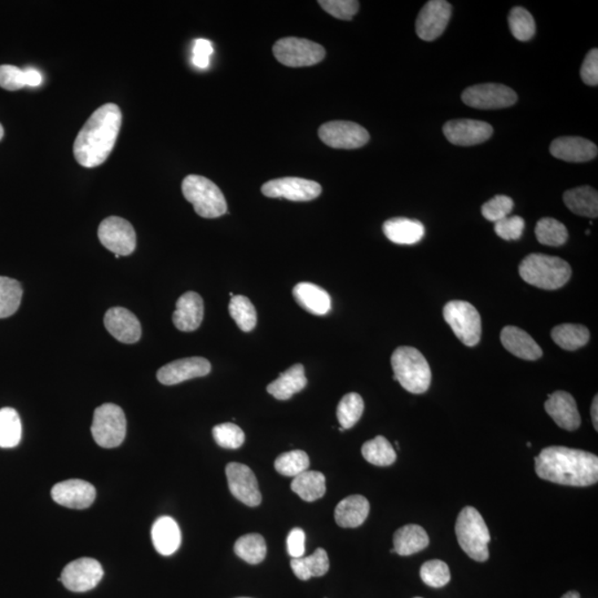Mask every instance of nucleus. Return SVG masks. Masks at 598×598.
I'll use <instances>...</instances> for the list:
<instances>
[{"mask_svg": "<svg viewBox=\"0 0 598 598\" xmlns=\"http://www.w3.org/2000/svg\"><path fill=\"white\" fill-rule=\"evenodd\" d=\"M122 113L117 104L96 109L79 132L73 144L74 159L91 169L104 165L111 155L121 129Z\"/></svg>", "mask_w": 598, "mask_h": 598, "instance_id": "nucleus-1", "label": "nucleus"}, {"mask_svg": "<svg viewBox=\"0 0 598 598\" xmlns=\"http://www.w3.org/2000/svg\"><path fill=\"white\" fill-rule=\"evenodd\" d=\"M535 472L557 485L588 487L598 481V458L578 448L548 447L536 456Z\"/></svg>", "mask_w": 598, "mask_h": 598, "instance_id": "nucleus-2", "label": "nucleus"}, {"mask_svg": "<svg viewBox=\"0 0 598 598\" xmlns=\"http://www.w3.org/2000/svg\"><path fill=\"white\" fill-rule=\"evenodd\" d=\"M518 271L525 283L545 290L563 288L571 276L570 264L564 259L539 253L523 259Z\"/></svg>", "mask_w": 598, "mask_h": 598, "instance_id": "nucleus-3", "label": "nucleus"}, {"mask_svg": "<svg viewBox=\"0 0 598 598\" xmlns=\"http://www.w3.org/2000/svg\"><path fill=\"white\" fill-rule=\"evenodd\" d=\"M394 380L399 381L409 393H426L431 385V369L419 350L412 347H399L391 356Z\"/></svg>", "mask_w": 598, "mask_h": 598, "instance_id": "nucleus-4", "label": "nucleus"}, {"mask_svg": "<svg viewBox=\"0 0 598 598\" xmlns=\"http://www.w3.org/2000/svg\"><path fill=\"white\" fill-rule=\"evenodd\" d=\"M456 534L461 548L477 562L489 560V529L477 509L465 507L456 523Z\"/></svg>", "mask_w": 598, "mask_h": 598, "instance_id": "nucleus-5", "label": "nucleus"}, {"mask_svg": "<svg viewBox=\"0 0 598 598\" xmlns=\"http://www.w3.org/2000/svg\"><path fill=\"white\" fill-rule=\"evenodd\" d=\"M182 193L201 218H217L227 213L226 196L217 184L209 179L201 175H188L182 182Z\"/></svg>", "mask_w": 598, "mask_h": 598, "instance_id": "nucleus-6", "label": "nucleus"}, {"mask_svg": "<svg viewBox=\"0 0 598 598\" xmlns=\"http://www.w3.org/2000/svg\"><path fill=\"white\" fill-rule=\"evenodd\" d=\"M91 433L100 447L112 448L120 446L126 434L125 412L113 403H104L96 408Z\"/></svg>", "mask_w": 598, "mask_h": 598, "instance_id": "nucleus-7", "label": "nucleus"}, {"mask_svg": "<svg viewBox=\"0 0 598 598\" xmlns=\"http://www.w3.org/2000/svg\"><path fill=\"white\" fill-rule=\"evenodd\" d=\"M444 320L465 346L479 344L481 338V318L476 307L464 301L448 302L443 309Z\"/></svg>", "mask_w": 598, "mask_h": 598, "instance_id": "nucleus-8", "label": "nucleus"}, {"mask_svg": "<svg viewBox=\"0 0 598 598\" xmlns=\"http://www.w3.org/2000/svg\"><path fill=\"white\" fill-rule=\"evenodd\" d=\"M275 58L288 67H310L326 56L323 46L307 39L288 37L280 39L272 47Z\"/></svg>", "mask_w": 598, "mask_h": 598, "instance_id": "nucleus-9", "label": "nucleus"}, {"mask_svg": "<svg viewBox=\"0 0 598 598\" xmlns=\"http://www.w3.org/2000/svg\"><path fill=\"white\" fill-rule=\"evenodd\" d=\"M98 236L101 244L119 257H127L136 248L134 228L122 218L110 217L104 219L99 226Z\"/></svg>", "mask_w": 598, "mask_h": 598, "instance_id": "nucleus-10", "label": "nucleus"}, {"mask_svg": "<svg viewBox=\"0 0 598 598\" xmlns=\"http://www.w3.org/2000/svg\"><path fill=\"white\" fill-rule=\"evenodd\" d=\"M463 100L472 108L494 110L511 107L517 104L518 96L507 86L499 83H482L464 90Z\"/></svg>", "mask_w": 598, "mask_h": 598, "instance_id": "nucleus-11", "label": "nucleus"}, {"mask_svg": "<svg viewBox=\"0 0 598 598\" xmlns=\"http://www.w3.org/2000/svg\"><path fill=\"white\" fill-rule=\"evenodd\" d=\"M318 134L325 144L334 149H359L371 139L364 126L350 121L325 123L319 127Z\"/></svg>", "mask_w": 598, "mask_h": 598, "instance_id": "nucleus-12", "label": "nucleus"}, {"mask_svg": "<svg viewBox=\"0 0 598 598\" xmlns=\"http://www.w3.org/2000/svg\"><path fill=\"white\" fill-rule=\"evenodd\" d=\"M104 578V569L95 558L81 557L69 563L61 573L60 582L69 591L89 592Z\"/></svg>", "mask_w": 598, "mask_h": 598, "instance_id": "nucleus-13", "label": "nucleus"}, {"mask_svg": "<svg viewBox=\"0 0 598 598\" xmlns=\"http://www.w3.org/2000/svg\"><path fill=\"white\" fill-rule=\"evenodd\" d=\"M263 196L272 199H286L294 202H309L322 195L320 184L302 178H281L272 180L262 187Z\"/></svg>", "mask_w": 598, "mask_h": 598, "instance_id": "nucleus-14", "label": "nucleus"}, {"mask_svg": "<svg viewBox=\"0 0 598 598\" xmlns=\"http://www.w3.org/2000/svg\"><path fill=\"white\" fill-rule=\"evenodd\" d=\"M452 7L446 0H431L418 16L416 32L426 42H433L441 36L450 21Z\"/></svg>", "mask_w": 598, "mask_h": 598, "instance_id": "nucleus-15", "label": "nucleus"}, {"mask_svg": "<svg viewBox=\"0 0 598 598\" xmlns=\"http://www.w3.org/2000/svg\"><path fill=\"white\" fill-rule=\"evenodd\" d=\"M228 487L234 498L248 507H257L262 502L257 477L248 465L232 463L226 465Z\"/></svg>", "mask_w": 598, "mask_h": 598, "instance_id": "nucleus-16", "label": "nucleus"}, {"mask_svg": "<svg viewBox=\"0 0 598 598\" xmlns=\"http://www.w3.org/2000/svg\"><path fill=\"white\" fill-rule=\"evenodd\" d=\"M443 134L452 144L472 147L489 140L494 134V127L487 122L461 119L448 121L443 126Z\"/></svg>", "mask_w": 598, "mask_h": 598, "instance_id": "nucleus-17", "label": "nucleus"}, {"mask_svg": "<svg viewBox=\"0 0 598 598\" xmlns=\"http://www.w3.org/2000/svg\"><path fill=\"white\" fill-rule=\"evenodd\" d=\"M211 369H212V366H211L208 359L202 357L184 358L175 360V362L160 368L157 377L161 384L172 386L209 375Z\"/></svg>", "mask_w": 598, "mask_h": 598, "instance_id": "nucleus-18", "label": "nucleus"}, {"mask_svg": "<svg viewBox=\"0 0 598 598\" xmlns=\"http://www.w3.org/2000/svg\"><path fill=\"white\" fill-rule=\"evenodd\" d=\"M96 489L91 483L73 479L52 487L51 496L56 503L69 509L83 510L91 507L96 500Z\"/></svg>", "mask_w": 598, "mask_h": 598, "instance_id": "nucleus-19", "label": "nucleus"}, {"mask_svg": "<svg viewBox=\"0 0 598 598\" xmlns=\"http://www.w3.org/2000/svg\"><path fill=\"white\" fill-rule=\"evenodd\" d=\"M104 326L117 341L123 344L138 342L142 334L139 319L123 307H114L104 316Z\"/></svg>", "mask_w": 598, "mask_h": 598, "instance_id": "nucleus-20", "label": "nucleus"}, {"mask_svg": "<svg viewBox=\"0 0 598 598\" xmlns=\"http://www.w3.org/2000/svg\"><path fill=\"white\" fill-rule=\"evenodd\" d=\"M548 415L562 429L575 431L579 428L580 416L573 395L566 391H556L548 395L544 404Z\"/></svg>", "mask_w": 598, "mask_h": 598, "instance_id": "nucleus-21", "label": "nucleus"}, {"mask_svg": "<svg viewBox=\"0 0 598 598\" xmlns=\"http://www.w3.org/2000/svg\"><path fill=\"white\" fill-rule=\"evenodd\" d=\"M552 156L566 162H587L597 157L596 144L579 136H562L553 141L549 147Z\"/></svg>", "mask_w": 598, "mask_h": 598, "instance_id": "nucleus-22", "label": "nucleus"}, {"mask_svg": "<svg viewBox=\"0 0 598 598\" xmlns=\"http://www.w3.org/2000/svg\"><path fill=\"white\" fill-rule=\"evenodd\" d=\"M204 316V303L199 294L188 292L178 299L172 319L181 332H195L200 327Z\"/></svg>", "mask_w": 598, "mask_h": 598, "instance_id": "nucleus-23", "label": "nucleus"}, {"mask_svg": "<svg viewBox=\"0 0 598 598\" xmlns=\"http://www.w3.org/2000/svg\"><path fill=\"white\" fill-rule=\"evenodd\" d=\"M501 341L505 349L518 358L538 360L543 356V350L538 342L521 328L504 327L501 332Z\"/></svg>", "mask_w": 598, "mask_h": 598, "instance_id": "nucleus-24", "label": "nucleus"}, {"mask_svg": "<svg viewBox=\"0 0 598 598\" xmlns=\"http://www.w3.org/2000/svg\"><path fill=\"white\" fill-rule=\"evenodd\" d=\"M297 304L309 313L323 316L332 309V299L326 290L311 283H299L293 289Z\"/></svg>", "mask_w": 598, "mask_h": 598, "instance_id": "nucleus-25", "label": "nucleus"}, {"mask_svg": "<svg viewBox=\"0 0 598 598\" xmlns=\"http://www.w3.org/2000/svg\"><path fill=\"white\" fill-rule=\"evenodd\" d=\"M387 239L399 245H413L425 236V226L417 219L406 218H390L382 226Z\"/></svg>", "mask_w": 598, "mask_h": 598, "instance_id": "nucleus-26", "label": "nucleus"}, {"mask_svg": "<svg viewBox=\"0 0 598 598\" xmlns=\"http://www.w3.org/2000/svg\"><path fill=\"white\" fill-rule=\"evenodd\" d=\"M151 534L153 545L161 556H172L181 545V531L172 518H157L152 526Z\"/></svg>", "mask_w": 598, "mask_h": 598, "instance_id": "nucleus-27", "label": "nucleus"}, {"mask_svg": "<svg viewBox=\"0 0 598 598\" xmlns=\"http://www.w3.org/2000/svg\"><path fill=\"white\" fill-rule=\"evenodd\" d=\"M371 511V504L363 495H349L341 501L335 509L337 525L345 529H354L364 525Z\"/></svg>", "mask_w": 598, "mask_h": 598, "instance_id": "nucleus-28", "label": "nucleus"}, {"mask_svg": "<svg viewBox=\"0 0 598 598\" xmlns=\"http://www.w3.org/2000/svg\"><path fill=\"white\" fill-rule=\"evenodd\" d=\"M305 368L302 364H294L272 384L267 386V393L279 400H288L307 386Z\"/></svg>", "mask_w": 598, "mask_h": 598, "instance_id": "nucleus-29", "label": "nucleus"}, {"mask_svg": "<svg viewBox=\"0 0 598 598\" xmlns=\"http://www.w3.org/2000/svg\"><path fill=\"white\" fill-rule=\"evenodd\" d=\"M429 545V536L424 527L408 525L400 527L394 535V549L400 556H410Z\"/></svg>", "mask_w": 598, "mask_h": 598, "instance_id": "nucleus-30", "label": "nucleus"}, {"mask_svg": "<svg viewBox=\"0 0 598 598\" xmlns=\"http://www.w3.org/2000/svg\"><path fill=\"white\" fill-rule=\"evenodd\" d=\"M567 209L580 217L595 218L598 215V193L591 187L566 191L563 196Z\"/></svg>", "mask_w": 598, "mask_h": 598, "instance_id": "nucleus-31", "label": "nucleus"}, {"mask_svg": "<svg viewBox=\"0 0 598 598\" xmlns=\"http://www.w3.org/2000/svg\"><path fill=\"white\" fill-rule=\"evenodd\" d=\"M290 489L306 502H314L326 494V478L323 473L307 470L294 478Z\"/></svg>", "mask_w": 598, "mask_h": 598, "instance_id": "nucleus-32", "label": "nucleus"}, {"mask_svg": "<svg viewBox=\"0 0 598 598\" xmlns=\"http://www.w3.org/2000/svg\"><path fill=\"white\" fill-rule=\"evenodd\" d=\"M290 567L295 576L301 580L320 578L329 570L328 554L324 548H319L310 556L293 558Z\"/></svg>", "mask_w": 598, "mask_h": 598, "instance_id": "nucleus-33", "label": "nucleus"}, {"mask_svg": "<svg viewBox=\"0 0 598 598\" xmlns=\"http://www.w3.org/2000/svg\"><path fill=\"white\" fill-rule=\"evenodd\" d=\"M552 340L565 350L573 351L587 344L591 334L586 327L576 324H562L554 327Z\"/></svg>", "mask_w": 598, "mask_h": 598, "instance_id": "nucleus-34", "label": "nucleus"}, {"mask_svg": "<svg viewBox=\"0 0 598 598\" xmlns=\"http://www.w3.org/2000/svg\"><path fill=\"white\" fill-rule=\"evenodd\" d=\"M23 426L19 412L12 408L0 409V448H12L19 446Z\"/></svg>", "mask_w": 598, "mask_h": 598, "instance_id": "nucleus-35", "label": "nucleus"}, {"mask_svg": "<svg viewBox=\"0 0 598 598\" xmlns=\"http://www.w3.org/2000/svg\"><path fill=\"white\" fill-rule=\"evenodd\" d=\"M362 454L369 464L377 467H389L397 460V454L391 443L382 435L369 440L362 448Z\"/></svg>", "mask_w": 598, "mask_h": 598, "instance_id": "nucleus-36", "label": "nucleus"}, {"mask_svg": "<svg viewBox=\"0 0 598 598\" xmlns=\"http://www.w3.org/2000/svg\"><path fill=\"white\" fill-rule=\"evenodd\" d=\"M266 542L261 534L252 533L241 536L234 545V552L249 564L257 565L266 556Z\"/></svg>", "mask_w": 598, "mask_h": 598, "instance_id": "nucleus-37", "label": "nucleus"}, {"mask_svg": "<svg viewBox=\"0 0 598 598\" xmlns=\"http://www.w3.org/2000/svg\"><path fill=\"white\" fill-rule=\"evenodd\" d=\"M23 288L19 280L0 276V318H11L19 310Z\"/></svg>", "mask_w": 598, "mask_h": 598, "instance_id": "nucleus-38", "label": "nucleus"}, {"mask_svg": "<svg viewBox=\"0 0 598 598\" xmlns=\"http://www.w3.org/2000/svg\"><path fill=\"white\" fill-rule=\"evenodd\" d=\"M231 318L235 320L237 326L245 333L252 332L257 323V310L248 297H232L228 305Z\"/></svg>", "mask_w": 598, "mask_h": 598, "instance_id": "nucleus-39", "label": "nucleus"}, {"mask_svg": "<svg viewBox=\"0 0 598 598\" xmlns=\"http://www.w3.org/2000/svg\"><path fill=\"white\" fill-rule=\"evenodd\" d=\"M535 235L540 244L548 246H562L569 240L564 224L552 218L540 219L535 226Z\"/></svg>", "mask_w": 598, "mask_h": 598, "instance_id": "nucleus-40", "label": "nucleus"}, {"mask_svg": "<svg viewBox=\"0 0 598 598\" xmlns=\"http://www.w3.org/2000/svg\"><path fill=\"white\" fill-rule=\"evenodd\" d=\"M364 409L362 395L356 393L345 395L337 408V418L341 428L344 430L353 428L362 418Z\"/></svg>", "mask_w": 598, "mask_h": 598, "instance_id": "nucleus-41", "label": "nucleus"}, {"mask_svg": "<svg viewBox=\"0 0 598 598\" xmlns=\"http://www.w3.org/2000/svg\"><path fill=\"white\" fill-rule=\"evenodd\" d=\"M309 455L303 450L285 452L275 460L276 472L284 477L295 478L309 470Z\"/></svg>", "mask_w": 598, "mask_h": 598, "instance_id": "nucleus-42", "label": "nucleus"}, {"mask_svg": "<svg viewBox=\"0 0 598 598\" xmlns=\"http://www.w3.org/2000/svg\"><path fill=\"white\" fill-rule=\"evenodd\" d=\"M509 26L514 38L527 42L534 36L535 21L533 16L523 7H514L509 15Z\"/></svg>", "mask_w": 598, "mask_h": 598, "instance_id": "nucleus-43", "label": "nucleus"}, {"mask_svg": "<svg viewBox=\"0 0 598 598\" xmlns=\"http://www.w3.org/2000/svg\"><path fill=\"white\" fill-rule=\"evenodd\" d=\"M420 576L422 582L434 588L446 586L451 579L450 570L447 563L440 560L426 562L421 566Z\"/></svg>", "mask_w": 598, "mask_h": 598, "instance_id": "nucleus-44", "label": "nucleus"}, {"mask_svg": "<svg viewBox=\"0 0 598 598\" xmlns=\"http://www.w3.org/2000/svg\"><path fill=\"white\" fill-rule=\"evenodd\" d=\"M215 442L224 448H239L243 446L245 434L239 426L226 422L215 426L212 431Z\"/></svg>", "mask_w": 598, "mask_h": 598, "instance_id": "nucleus-45", "label": "nucleus"}, {"mask_svg": "<svg viewBox=\"0 0 598 598\" xmlns=\"http://www.w3.org/2000/svg\"><path fill=\"white\" fill-rule=\"evenodd\" d=\"M514 202L507 196H496L482 206V215L487 221L498 222L512 212Z\"/></svg>", "mask_w": 598, "mask_h": 598, "instance_id": "nucleus-46", "label": "nucleus"}, {"mask_svg": "<svg viewBox=\"0 0 598 598\" xmlns=\"http://www.w3.org/2000/svg\"><path fill=\"white\" fill-rule=\"evenodd\" d=\"M319 5L335 19L351 20L357 14L359 3L356 0H320Z\"/></svg>", "mask_w": 598, "mask_h": 598, "instance_id": "nucleus-47", "label": "nucleus"}, {"mask_svg": "<svg viewBox=\"0 0 598 598\" xmlns=\"http://www.w3.org/2000/svg\"><path fill=\"white\" fill-rule=\"evenodd\" d=\"M525 222L521 217H507L495 223L496 235L505 241L520 240L525 231Z\"/></svg>", "mask_w": 598, "mask_h": 598, "instance_id": "nucleus-48", "label": "nucleus"}, {"mask_svg": "<svg viewBox=\"0 0 598 598\" xmlns=\"http://www.w3.org/2000/svg\"><path fill=\"white\" fill-rule=\"evenodd\" d=\"M0 87L8 91H17L26 87L24 70L16 65H0Z\"/></svg>", "mask_w": 598, "mask_h": 598, "instance_id": "nucleus-49", "label": "nucleus"}, {"mask_svg": "<svg viewBox=\"0 0 598 598\" xmlns=\"http://www.w3.org/2000/svg\"><path fill=\"white\" fill-rule=\"evenodd\" d=\"M580 78L588 86L596 87L598 83V50L594 48L588 52L580 68Z\"/></svg>", "mask_w": 598, "mask_h": 598, "instance_id": "nucleus-50", "label": "nucleus"}, {"mask_svg": "<svg viewBox=\"0 0 598 598\" xmlns=\"http://www.w3.org/2000/svg\"><path fill=\"white\" fill-rule=\"evenodd\" d=\"M212 54V42L208 39H196L193 45L192 64L197 68L206 69L210 65Z\"/></svg>", "mask_w": 598, "mask_h": 598, "instance_id": "nucleus-51", "label": "nucleus"}, {"mask_svg": "<svg viewBox=\"0 0 598 598\" xmlns=\"http://www.w3.org/2000/svg\"><path fill=\"white\" fill-rule=\"evenodd\" d=\"M305 532L299 527H295L289 532L288 538V551L293 558H298L304 556L305 553Z\"/></svg>", "mask_w": 598, "mask_h": 598, "instance_id": "nucleus-52", "label": "nucleus"}, {"mask_svg": "<svg viewBox=\"0 0 598 598\" xmlns=\"http://www.w3.org/2000/svg\"><path fill=\"white\" fill-rule=\"evenodd\" d=\"M24 73L26 79V86L38 87L42 85V73L38 72V70L34 68H28L24 70Z\"/></svg>", "mask_w": 598, "mask_h": 598, "instance_id": "nucleus-53", "label": "nucleus"}, {"mask_svg": "<svg viewBox=\"0 0 598 598\" xmlns=\"http://www.w3.org/2000/svg\"><path fill=\"white\" fill-rule=\"evenodd\" d=\"M591 415H592V421H593V426L595 430H598V397L595 395V398L593 400L592 403V408H591Z\"/></svg>", "mask_w": 598, "mask_h": 598, "instance_id": "nucleus-54", "label": "nucleus"}, {"mask_svg": "<svg viewBox=\"0 0 598 598\" xmlns=\"http://www.w3.org/2000/svg\"><path fill=\"white\" fill-rule=\"evenodd\" d=\"M562 598H580V595L578 592L571 591L564 594Z\"/></svg>", "mask_w": 598, "mask_h": 598, "instance_id": "nucleus-55", "label": "nucleus"}, {"mask_svg": "<svg viewBox=\"0 0 598 598\" xmlns=\"http://www.w3.org/2000/svg\"><path fill=\"white\" fill-rule=\"evenodd\" d=\"M4 134H5V131H4L3 126L0 125V140L4 138Z\"/></svg>", "mask_w": 598, "mask_h": 598, "instance_id": "nucleus-56", "label": "nucleus"}, {"mask_svg": "<svg viewBox=\"0 0 598 598\" xmlns=\"http://www.w3.org/2000/svg\"><path fill=\"white\" fill-rule=\"evenodd\" d=\"M416 598H421V597H416Z\"/></svg>", "mask_w": 598, "mask_h": 598, "instance_id": "nucleus-57", "label": "nucleus"}]
</instances>
